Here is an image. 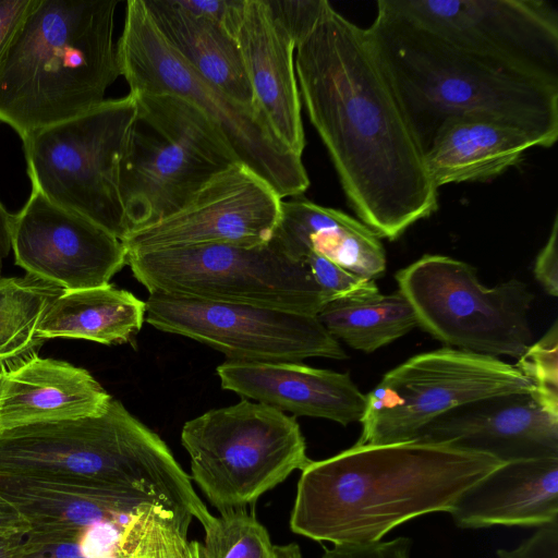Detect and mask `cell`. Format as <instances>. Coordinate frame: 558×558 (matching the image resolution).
Wrapping results in <instances>:
<instances>
[{
    "mask_svg": "<svg viewBox=\"0 0 558 558\" xmlns=\"http://www.w3.org/2000/svg\"><path fill=\"white\" fill-rule=\"evenodd\" d=\"M301 104L359 219L398 239L438 208V189L366 28L328 2L295 46Z\"/></svg>",
    "mask_w": 558,
    "mask_h": 558,
    "instance_id": "obj_1",
    "label": "cell"
},
{
    "mask_svg": "<svg viewBox=\"0 0 558 558\" xmlns=\"http://www.w3.org/2000/svg\"><path fill=\"white\" fill-rule=\"evenodd\" d=\"M372 48L423 153L448 120L490 116L558 138V75L448 40L378 0L366 28Z\"/></svg>",
    "mask_w": 558,
    "mask_h": 558,
    "instance_id": "obj_2",
    "label": "cell"
},
{
    "mask_svg": "<svg viewBox=\"0 0 558 558\" xmlns=\"http://www.w3.org/2000/svg\"><path fill=\"white\" fill-rule=\"evenodd\" d=\"M502 463L446 444L354 445L302 470L290 527L333 545L378 542L413 518L449 513Z\"/></svg>",
    "mask_w": 558,
    "mask_h": 558,
    "instance_id": "obj_3",
    "label": "cell"
},
{
    "mask_svg": "<svg viewBox=\"0 0 558 558\" xmlns=\"http://www.w3.org/2000/svg\"><path fill=\"white\" fill-rule=\"evenodd\" d=\"M0 475L141 495L187 527L214 520L165 441L114 399L99 415L0 430Z\"/></svg>",
    "mask_w": 558,
    "mask_h": 558,
    "instance_id": "obj_4",
    "label": "cell"
},
{
    "mask_svg": "<svg viewBox=\"0 0 558 558\" xmlns=\"http://www.w3.org/2000/svg\"><path fill=\"white\" fill-rule=\"evenodd\" d=\"M117 0H33L0 59V121L21 138L105 101Z\"/></svg>",
    "mask_w": 558,
    "mask_h": 558,
    "instance_id": "obj_5",
    "label": "cell"
},
{
    "mask_svg": "<svg viewBox=\"0 0 558 558\" xmlns=\"http://www.w3.org/2000/svg\"><path fill=\"white\" fill-rule=\"evenodd\" d=\"M117 57L130 93L174 95L198 108L220 131L240 162L282 198L310 186L302 156L277 136L264 112L243 105L202 77L162 37L143 0H129Z\"/></svg>",
    "mask_w": 558,
    "mask_h": 558,
    "instance_id": "obj_6",
    "label": "cell"
},
{
    "mask_svg": "<svg viewBox=\"0 0 558 558\" xmlns=\"http://www.w3.org/2000/svg\"><path fill=\"white\" fill-rule=\"evenodd\" d=\"M131 94L136 111L120 163L129 233L175 213L213 177L240 162L191 102L169 94Z\"/></svg>",
    "mask_w": 558,
    "mask_h": 558,
    "instance_id": "obj_7",
    "label": "cell"
},
{
    "mask_svg": "<svg viewBox=\"0 0 558 558\" xmlns=\"http://www.w3.org/2000/svg\"><path fill=\"white\" fill-rule=\"evenodd\" d=\"M192 477L219 511L253 505L312 460L294 416L247 399L187 421Z\"/></svg>",
    "mask_w": 558,
    "mask_h": 558,
    "instance_id": "obj_8",
    "label": "cell"
},
{
    "mask_svg": "<svg viewBox=\"0 0 558 558\" xmlns=\"http://www.w3.org/2000/svg\"><path fill=\"white\" fill-rule=\"evenodd\" d=\"M135 111L129 93L22 138L32 189L121 241L129 229L120 163Z\"/></svg>",
    "mask_w": 558,
    "mask_h": 558,
    "instance_id": "obj_9",
    "label": "cell"
},
{
    "mask_svg": "<svg viewBox=\"0 0 558 558\" xmlns=\"http://www.w3.org/2000/svg\"><path fill=\"white\" fill-rule=\"evenodd\" d=\"M126 265L150 293L248 304L317 316L326 300L305 263L271 242L208 244L126 253Z\"/></svg>",
    "mask_w": 558,
    "mask_h": 558,
    "instance_id": "obj_10",
    "label": "cell"
},
{
    "mask_svg": "<svg viewBox=\"0 0 558 558\" xmlns=\"http://www.w3.org/2000/svg\"><path fill=\"white\" fill-rule=\"evenodd\" d=\"M396 280L418 326L453 349L518 360L532 344L534 295L521 280L487 288L474 267L437 254L399 270Z\"/></svg>",
    "mask_w": 558,
    "mask_h": 558,
    "instance_id": "obj_11",
    "label": "cell"
},
{
    "mask_svg": "<svg viewBox=\"0 0 558 558\" xmlns=\"http://www.w3.org/2000/svg\"><path fill=\"white\" fill-rule=\"evenodd\" d=\"M514 365L453 348L414 355L386 373L365 395L356 446L413 441L430 422L468 403L533 393Z\"/></svg>",
    "mask_w": 558,
    "mask_h": 558,
    "instance_id": "obj_12",
    "label": "cell"
},
{
    "mask_svg": "<svg viewBox=\"0 0 558 558\" xmlns=\"http://www.w3.org/2000/svg\"><path fill=\"white\" fill-rule=\"evenodd\" d=\"M145 302L147 324L211 347L230 361L347 359L317 316L162 293H150Z\"/></svg>",
    "mask_w": 558,
    "mask_h": 558,
    "instance_id": "obj_13",
    "label": "cell"
},
{
    "mask_svg": "<svg viewBox=\"0 0 558 558\" xmlns=\"http://www.w3.org/2000/svg\"><path fill=\"white\" fill-rule=\"evenodd\" d=\"M282 198L252 169L236 162L205 183L179 210L129 233L126 253L208 244H268Z\"/></svg>",
    "mask_w": 558,
    "mask_h": 558,
    "instance_id": "obj_14",
    "label": "cell"
},
{
    "mask_svg": "<svg viewBox=\"0 0 558 558\" xmlns=\"http://www.w3.org/2000/svg\"><path fill=\"white\" fill-rule=\"evenodd\" d=\"M420 26L457 44L558 75V15L544 0H391Z\"/></svg>",
    "mask_w": 558,
    "mask_h": 558,
    "instance_id": "obj_15",
    "label": "cell"
},
{
    "mask_svg": "<svg viewBox=\"0 0 558 558\" xmlns=\"http://www.w3.org/2000/svg\"><path fill=\"white\" fill-rule=\"evenodd\" d=\"M11 247L15 264L27 275L63 290L107 284L126 265L120 239L34 189L13 215Z\"/></svg>",
    "mask_w": 558,
    "mask_h": 558,
    "instance_id": "obj_16",
    "label": "cell"
},
{
    "mask_svg": "<svg viewBox=\"0 0 558 558\" xmlns=\"http://www.w3.org/2000/svg\"><path fill=\"white\" fill-rule=\"evenodd\" d=\"M415 440L451 445L502 462L558 457V415L532 393L496 396L440 415Z\"/></svg>",
    "mask_w": 558,
    "mask_h": 558,
    "instance_id": "obj_17",
    "label": "cell"
},
{
    "mask_svg": "<svg viewBox=\"0 0 558 558\" xmlns=\"http://www.w3.org/2000/svg\"><path fill=\"white\" fill-rule=\"evenodd\" d=\"M217 375L223 389L294 415L348 425L360 422L365 409V395L348 373L299 362L228 360L217 367Z\"/></svg>",
    "mask_w": 558,
    "mask_h": 558,
    "instance_id": "obj_18",
    "label": "cell"
},
{
    "mask_svg": "<svg viewBox=\"0 0 558 558\" xmlns=\"http://www.w3.org/2000/svg\"><path fill=\"white\" fill-rule=\"evenodd\" d=\"M235 39L255 104L282 143L302 156L306 141L294 40L275 19L266 0H244Z\"/></svg>",
    "mask_w": 558,
    "mask_h": 558,
    "instance_id": "obj_19",
    "label": "cell"
},
{
    "mask_svg": "<svg viewBox=\"0 0 558 558\" xmlns=\"http://www.w3.org/2000/svg\"><path fill=\"white\" fill-rule=\"evenodd\" d=\"M111 400L85 368L32 353L0 378V430L99 415Z\"/></svg>",
    "mask_w": 558,
    "mask_h": 558,
    "instance_id": "obj_20",
    "label": "cell"
},
{
    "mask_svg": "<svg viewBox=\"0 0 558 558\" xmlns=\"http://www.w3.org/2000/svg\"><path fill=\"white\" fill-rule=\"evenodd\" d=\"M449 513L462 529L558 522V457L502 463L463 493Z\"/></svg>",
    "mask_w": 558,
    "mask_h": 558,
    "instance_id": "obj_21",
    "label": "cell"
},
{
    "mask_svg": "<svg viewBox=\"0 0 558 558\" xmlns=\"http://www.w3.org/2000/svg\"><path fill=\"white\" fill-rule=\"evenodd\" d=\"M270 242L295 260L303 262L308 253H316L371 280L386 269L384 246L372 229L360 219L302 195L282 199Z\"/></svg>",
    "mask_w": 558,
    "mask_h": 558,
    "instance_id": "obj_22",
    "label": "cell"
},
{
    "mask_svg": "<svg viewBox=\"0 0 558 558\" xmlns=\"http://www.w3.org/2000/svg\"><path fill=\"white\" fill-rule=\"evenodd\" d=\"M534 147H542L538 140L514 124L490 116L468 114L440 126L424 154V162L439 189L498 177Z\"/></svg>",
    "mask_w": 558,
    "mask_h": 558,
    "instance_id": "obj_23",
    "label": "cell"
},
{
    "mask_svg": "<svg viewBox=\"0 0 558 558\" xmlns=\"http://www.w3.org/2000/svg\"><path fill=\"white\" fill-rule=\"evenodd\" d=\"M165 40L206 81L243 105H255L235 37L177 0H143Z\"/></svg>",
    "mask_w": 558,
    "mask_h": 558,
    "instance_id": "obj_24",
    "label": "cell"
},
{
    "mask_svg": "<svg viewBox=\"0 0 558 558\" xmlns=\"http://www.w3.org/2000/svg\"><path fill=\"white\" fill-rule=\"evenodd\" d=\"M0 495L27 521L29 531L84 529L100 523L122 527L140 506L155 504L135 494L4 475H0Z\"/></svg>",
    "mask_w": 558,
    "mask_h": 558,
    "instance_id": "obj_25",
    "label": "cell"
},
{
    "mask_svg": "<svg viewBox=\"0 0 558 558\" xmlns=\"http://www.w3.org/2000/svg\"><path fill=\"white\" fill-rule=\"evenodd\" d=\"M146 302L110 283L80 290H63L41 318L37 336L85 339L101 344H121L137 333Z\"/></svg>",
    "mask_w": 558,
    "mask_h": 558,
    "instance_id": "obj_26",
    "label": "cell"
},
{
    "mask_svg": "<svg viewBox=\"0 0 558 558\" xmlns=\"http://www.w3.org/2000/svg\"><path fill=\"white\" fill-rule=\"evenodd\" d=\"M317 318L333 338L366 353L418 326L412 305L400 291L332 300L325 303Z\"/></svg>",
    "mask_w": 558,
    "mask_h": 558,
    "instance_id": "obj_27",
    "label": "cell"
},
{
    "mask_svg": "<svg viewBox=\"0 0 558 558\" xmlns=\"http://www.w3.org/2000/svg\"><path fill=\"white\" fill-rule=\"evenodd\" d=\"M62 291L31 275L0 277V361L21 360L45 342L37 336L38 325Z\"/></svg>",
    "mask_w": 558,
    "mask_h": 558,
    "instance_id": "obj_28",
    "label": "cell"
},
{
    "mask_svg": "<svg viewBox=\"0 0 558 558\" xmlns=\"http://www.w3.org/2000/svg\"><path fill=\"white\" fill-rule=\"evenodd\" d=\"M189 527L155 504L140 506L122 526L118 558L138 555L145 558H207L204 545L187 539Z\"/></svg>",
    "mask_w": 558,
    "mask_h": 558,
    "instance_id": "obj_29",
    "label": "cell"
},
{
    "mask_svg": "<svg viewBox=\"0 0 558 558\" xmlns=\"http://www.w3.org/2000/svg\"><path fill=\"white\" fill-rule=\"evenodd\" d=\"M116 524L100 523L84 529L29 531L13 558H118L120 532Z\"/></svg>",
    "mask_w": 558,
    "mask_h": 558,
    "instance_id": "obj_30",
    "label": "cell"
},
{
    "mask_svg": "<svg viewBox=\"0 0 558 558\" xmlns=\"http://www.w3.org/2000/svg\"><path fill=\"white\" fill-rule=\"evenodd\" d=\"M204 530L207 558H275L267 530L247 507L220 512Z\"/></svg>",
    "mask_w": 558,
    "mask_h": 558,
    "instance_id": "obj_31",
    "label": "cell"
},
{
    "mask_svg": "<svg viewBox=\"0 0 558 558\" xmlns=\"http://www.w3.org/2000/svg\"><path fill=\"white\" fill-rule=\"evenodd\" d=\"M534 386L532 393L550 413L558 415V325L531 344L514 365Z\"/></svg>",
    "mask_w": 558,
    "mask_h": 558,
    "instance_id": "obj_32",
    "label": "cell"
},
{
    "mask_svg": "<svg viewBox=\"0 0 558 558\" xmlns=\"http://www.w3.org/2000/svg\"><path fill=\"white\" fill-rule=\"evenodd\" d=\"M303 262L326 303L379 291L374 280L357 276L316 253H308Z\"/></svg>",
    "mask_w": 558,
    "mask_h": 558,
    "instance_id": "obj_33",
    "label": "cell"
},
{
    "mask_svg": "<svg viewBox=\"0 0 558 558\" xmlns=\"http://www.w3.org/2000/svg\"><path fill=\"white\" fill-rule=\"evenodd\" d=\"M275 19L283 26L295 46L314 28L327 0H266Z\"/></svg>",
    "mask_w": 558,
    "mask_h": 558,
    "instance_id": "obj_34",
    "label": "cell"
},
{
    "mask_svg": "<svg viewBox=\"0 0 558 558\" xmlns=\"http://www.w3.org/2000/svg\"><path fill=\"white\" fill-rule=\"evenodd\" d=\"M412 541L400 536L368 544L333 545L320 558H411Z\"/></svg>",
    "mask_w": 558,
    "mask_h": 558,
    "instance_id": "obj_35",
    "label": "cell"
},
{
    "mask_svg": "<svg viewBox=\"0 0 558 558\" xmlns=\"http://www.w3.org/2000/svg\"><path fill=\"white\" fill-rule=\"evenodd\" d=\"M185 10L206 17L235 37L244 0H177Z\"/></svg>",
    "mask_w": 558,
    "mask_h": 558,
    "instance_id": "obj_36",
    "label": "cell"
},
{
    "mask_svg": "<svg viewBox=\"0 0 558 558\" xmlns=\"http://www.w3.org/2000/svg\"><path fill=\"white\" fill-rule=\"evenodd\" d=\"M497 558H558V522L537 527L514 548L498 549Z\"/></svg>",
    "mask_w": 558,
    "mask_h": 558,
    "instance_id": "obj_37",
    "label": "cell"
},
{
    "mask_svg": "<svg viewBox=\"0 0 558 558\" xmlns=\"http://www.w3.org/2000/svg\"><path fill=\"white\" fill-rule=\"evenodd\" d=\"M534 275L549 295H558V216L553 221L546 244L539 251Z\"/></svg>",
    "mask_w": 558,
    "mask_h": 558,
    "instance_id": "obj_38",
    "label": "cell"
},
{
    "mask_svg": "<svg viewBox=\"0 0 558 558\" xmlns=\"http://www.w3.org/2000/svg\"><path fill=\"white\" fill-rule=\"evenodd\" d=\"M33 0H0V59Z\"/></svg>",
    "mask_w": 558,
    "mask_h": 558,
    "instance_id": "obj_39",
    "label": "cell"
},
{
    "mask_svg": "<svg viewBox=\"0 0 558 558\" xmlns=\"http://www.w3.org/2000/svg\"><path fill=\"white\" fill-rule=\"evenodd\" d=\"M31 525L15 507L0 495V535L25 536Z\"/></svg>",
    "mask_w": 558,
    "mask_h": 558,
    "instance_id": "obj_40",
    "label": "cell"
},
{
    "mask_svg": "<svg viewBox=\"0 0 558 558\" xmlns=\"http://www.w3.org/2000/svg\"><path fill=\"white\" fill-rule=\"evenodd\" d=\"M13 215L10 214L0 202V270L3 260L8 257L11 247V227Z\"/></svg>",
    "mask_w": 558,
    "mask_h": 558,
    "instance_id": "obj_41",
    "label": "cell"
},
{
    "mask_svg": "<svg viewBox=\"0 0 558 558\" xmlns=\"http://www.w3.org/2000/svg\"><path fill=\"white\" fill-rule=\"evenodd\" d=\"M23 537L0 535V558H13L14 551Z\"/></svg>",
    "mask_w": 558,
    "mask_h": 558,
    "instance_id": "obj_42",
    "label": "cell"
},
{
    "mask_svg": "<svg viewBox=\"0 0 558 558\" xmlns=\"http://www.w3.org/2000/svg\"><path fill=\"white\" fill-rule=\"evenodd\" d=\"M275 558H302L300 547L296 544L276 545Z\"/></svg>",
    "mask_w": 558,
    "mask_h": 558,
    "instance_id": "obj_43",
    "label": "cell"
},
{
    "mask_svg": "<svg viewBox=\"0 0 558 558\" xmlns=\"http://www.w3.org/2000/svg\"><path fill=\"white\" fill-rule=\"evenodd\" d=\"M5 367H7V364L4 362L0 361V378H1Z\"/></svg>",
    "mask_w": 558,
    "mask_h": 558,
    "instance_id": "obj_44",
    "label": "cell"
},
{
    "mask_svg": "<svg viewBox=\"0 0 558 558\" xmlns=\"http://www.w3.org/2000/svg\"><path fill=\"white\" fill-rule=\"evenodd\" d=\"M119 558H145V557H142L138 555H124V556H120Z\"/></svg>",
    "mask_w": 558,
    "mask_h": 558,
    "instance_id": "obj_45",
    "label": "cell"
}]
</instances>
